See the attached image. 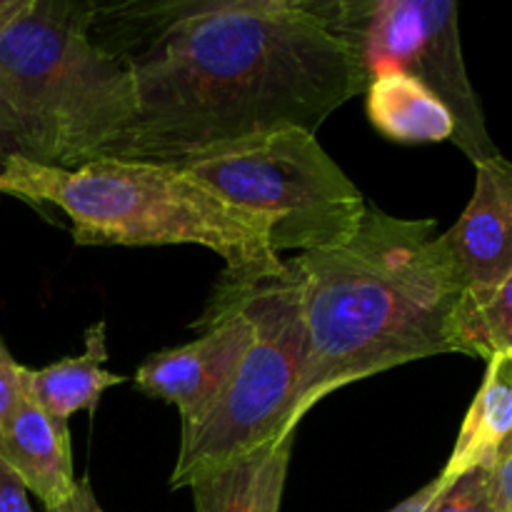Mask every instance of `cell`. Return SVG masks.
Returning a JSON list of instances; mask_svg holds the SVG:
<instances>
[{
    "instance_id": "obj_22",
    "label": "cell",
    "mask_w": 512,
    "mask_h": 512,
    "mask_svg": "<svg viewBox=\"0 0 512 512\" xmlns=\"http://www.w3.org/2000/svg\"><path fill=\"white\" fill-rule=\"evenodd\" d=\"M438 490H440L438 478L430 480V483L425 485V488H420L418 493L410 495L408 500H403V503H400L398 508H393L390 512H430V508H433L435 495H438Z\"/></svg>"
},
{
    "instance_id": "obj_3",
    "label": "cell",
    "mask_w": 512,
    "mask_h": 512,
    "mask_svg": "<svg viewBox=\"0 0 512 512\" xmlns=\"http://www.w3.org/2000/svg\"><path fill=\"white\" fill-rule=\"evenodd\" d=\"M0 193L58 208L78 245H203L225 260L223 278L233 283L285 270L258 215L178 165L98 160L68 170L15 155L0 170Z\"/></svg>"
},
{
    "instance_id": "obj_5",
    "label": "cell",
    "mask_w": 512,
    "mask_h": 512,
    "mask_svg": "<svg viewBox=\"0 0 512 512\" xmlns=\"http://www.w3.org/2000/svg\"><path fill=\"white\" fill-rule=\"evenodd\" d=\"M213 298L243 310L253 325V343L203 418L180 430L173 490L190 488L200 475L293 433L288 418L305 360L298 275L285 263L283 273L258 283L220 278Z\"/></svg>"
},
{
    "instance_id": "obj_8",
    "label": "cell",
    "mask_w": 512,
    "mask_h": 512,
    "mask_svg": "<svg viewBox=\"0 0 512 512\" xmlns=\"http://www.w3.org/2000/svg\"><path fill=\"white\" fill-rule=\"evenodd\" d=\"M195 328L203 330L198 340L148 355L135 373L145 395L178 408L180 430L203 418L253 343L250 320L223 300L210 298Z\"/></svg>"
},
{
    "instance_id": "obj_11",
    "label": "cell",
    "mask_w": 512,
    "mask_h": 512,
    "mask_svg": "<svg viewBox=\"0 0 512 512\" xmlns=\"http://www.w3.org/2000/svg\"><path fill=\"white\" fill-rule=\"evenodd\" d=\"M295 438L298 430L200 475L190 485L195 512H280Z\"/></svg>"
},
{
    "instance_id": "obj_17",
    "label": "cell",
    "mask_w": 512,
    "mask_h": 512,
    "mask_svg": "<svg viewBox=\"0 0 512 512\" xmlns=\"http://www.w3.org/2000/svg\"><path fill=\"white\" fill-rule=\"evenodd\" d=\"M20 373H23V365L15 363L10 350L0 340V430L13 418V413L20 408V403L25 398Z\"/></svg>"
},
{
    "instance_id": "obj_21",
    "label": "cell",
    "mask_w": 512,
    "mask_h": 512,
    "mask_svg": "<svg viewBox=\"0 0 512 512\" xmlns=\"http://www.w3.org/2000/svg\"><path fill=\"white\" fill-rule=\"evenodd\" d=\"M45 512H105L103 505L98 503V498H95L93 488H90L88 480H78V488H75L73 498L68 500V503L58 505V508L53 510H45Z\"/></svg>"
},
{
    "instance_id": "obj_12",
    "label": "cell",
    "mask_w": 512,
    "mask_h": 512,
    "mask_svg": "<svg viewBox=\"0 0 512 512\" xmlns=\"http://www.w3.org/2000/svg\"><path fill=\"white\" fill-rule=\"evenodd\" d=\"M108 360L105 348V323L90 325L85 333V350L73 358H63L48 368H23V393L30 403L38 405L55 423L68 425L75 413L98 410L100 398L108 388L125 383L123 375L108 373L103 363Z\"/></svg>"
},
{
    "instance_id": "obj_2",
    "label": "cell",
    "mask_w": 512,
    "mask_h": 512,
    "mask_svg": "<svg viewBox=\"0 0 512 512\" xmlns=\"http://www.w3.org/2000/svg\"><path fill=\"white\" fill-rule=\"evenodd\" d=\"M288 263L300 280L305 318L288 430L345 385L463 353L468 290L433 218L405 220L368 205L353 238Z\"/></svg>"
},
{
    "instance_id": "obj_15",
    "label": "cell",
    "mask_w": 512,
    "mask_h": 512,
    "mask_svg": "<svg viewBox=\"0 0 512 512\" xmlns=\"http://www.w3.org/2000/svg\"><path fill=\"white\" fill-rule=\"evenodd\" d=\"M463 355L483 360L512 355V273L485 303L475 305L465 315Z\"/></svg>"
},
{
    "instance_id": "obj_20",
    "label": "cell",
    "mask_w": 512,
    "mask_h": 512,
    "mask_svg": "<svg viewBox=\"0 0 512 512\" xmlns=\"http://www.w3.org/2000/svg\"><path fill=\"white\" fill-rule=\"evenodd\" d=\"M0 512H35L30 508L23 480L0 458Z\"/></svg>"
},
{
    "instance_id": "obj_4",
    "label": "cell",
    "mask_w": 512,
    "mask_h": 512,
    "mask_svg": "<svg viewBox=\"0 0 512 512\" xmlns=\"http://www.w3.org/2000/svg\"><path fill=\"white\" fill-rule=\"evenodd\" d=\"M90 23L93 3L28 0L0 35V95L35 163L75 170L128 160L138 120L133 75Z\"/></svg>"
},
{
    "instance_id": "obj_19",
    "label": "cell",
    "mask_w": 512,
    "mask_h": 512,
    "mask_svg": "<svg viewBox=\"0 0 512 512\" xmlns=\"http://www.w3.org/2000/svg\"><path fill=\"white\" fill-rule=\"evenodd\" d=\"M490 483L500 512H512V438L490 465Z\"/></svg>"
},
{
    "instance_id": "obj_7",
    "label": "cell",
    "mask_w": 512,
    "mask_h": 512,
    "mask_svg": "<svg viewBox=\"0 0 512 512\" xmlns=\"http://www.w3.org/2000/svg\"><path fill=\"white\" fill-rule=\"evenodd\" d=\"M328 28L353 50L365 80L398 70L443 100L455 123L453 143L473 163L495 158L478 93L460 45L453 0H310Z\"/></svg>"
},
{
    "instance_id": "obj_18",
    "label": "cell",
    "mask_w": 512,
    "mask_h": 512,
    "mask_svg": "<svg viewBox=\"0 0 512 512\" xmlns=\"http://www.w3.org/2000/svg\"><path fill=\"white\" fill-rule=\"evenodd\" d=\"M15 155H23V158H30V143L25 138L23 125L18 123L13 110L8 108V103L0 95V170Z\"/></svg>"
},
{
    "instance_id": "obj_13",
    "label": "cell",
    "mask_w": 512,
    "mask_h": 512,
    "mask_svg": "<svg viewBox=\"0 0 512 512\" xmlns=\"http://www.w3.org/2000/svg\"><path fill=\"white\" fill-rule=\"evenodd\" d=\"M368 118L385 138L405 145L453 140L455 123L443 100L398 70L373 75L365 88Z\"/></svg>"
},
{
    "instance_id": "obj_16",
    "label": "cell",
    "mask_w": 512,
    "mask_h": 512,
    "mask_svg": "<svg viewBox=\"0 0 512 512\" xmlns=\"http://www.w3.org/2000/svg\"><path fill=\"white\" fill-rule=\"evenodd\" d=\"M440 490L430 512H500L495 500L490 468H475L453 480H440Z\"/></svg>"
},
{
    "instance_id": "obj_14",
    "label": "cell",
    "mask_w": 512,
    "mask_h": 512,
    "mask_svg": "<svg viewBox=\"0 0 512 512\" xmlns=\"http://www.w3.org/2000/svg\"><path fill=\"white\" fill-rule=\"evenodd\" d=\"M512 438V355L488 360L483 385L463 420L455 448L440 480H453L475 468H490Z\"/></svg>"
},
{
    "instance_id": "obj_9",
    "label": "cell",
    "mask_w": 512,
    "mask_h": 512,
    "mask_svg": "<svg viewBox=\"0 0 512 512\" xmlns=\"http://www.w3.org/2000/svg\"><path fill=\"white\" fill-rule=\"evenodd\" d=\"M468 290V310L485 303L512 273V163H475V190L458 223L440 235Z\"/></svg>"
},
{
    "instance_id": "obj_10",
    "label": "cell",
    "mask_w": 512,
    "mask_h": 512,
    "mask_svg": "<svg viewBox=\"0 0 512 512\" xmlns=\"http://www.w3.org/2000/svg\"><path fill=\"white\" fill-rule=\"evenodd\" d=\"M0 458L45 510L68 503L78 488L68 425L55 423L28 398L0 430Z\"/></svg>"
},
{
    "instance_id": "obj_23",
    "label": "cell",
    "mask_w": 512,
    "mask_h": 512,
    "mask_svg": "<svg viewBox=\"0 0 512 512\" xmlns=\"http://www.w3.org/2000/svg\"><path fill=\"white\" fill-rule=\"evenodd\" d=\"M25 3H28V0H0V35H3V30L13 23L15 15L25 8Z\"/></svg>"
},
{
    "instance_id": "obj_1",
    "label": "cell",
    "mask_w": 512,
    "mask_h": 512,
    "mask_svg": "<svg viewBox=\"0 0 512 512\" xmlns=\"http://www.w3.org/2000/svg\"><path fill=\"white\" fill-rule=\"evenodd\" d=\"M90 33L128 65V160L183 165L280 128L318 133L368 80L310 0L95 5Z\"/></svg>"
},
{
    "instance_id": "obj_6",
    "label": "cell",
    "mask_w": 512,
    "mask_h": 512,
    "mask_svg": "<svg viewBox=\"0 0 512 512\" xmlns=\"http://www.w3.org/2000/svg\"><path fill=\"white\" fill-rule=\"evenodd\" d=\"M230 205L258 215L275 253L343 245L365 218L363 193L303 128H280L183 165Z\"/></svg>"
}]
</instances>
